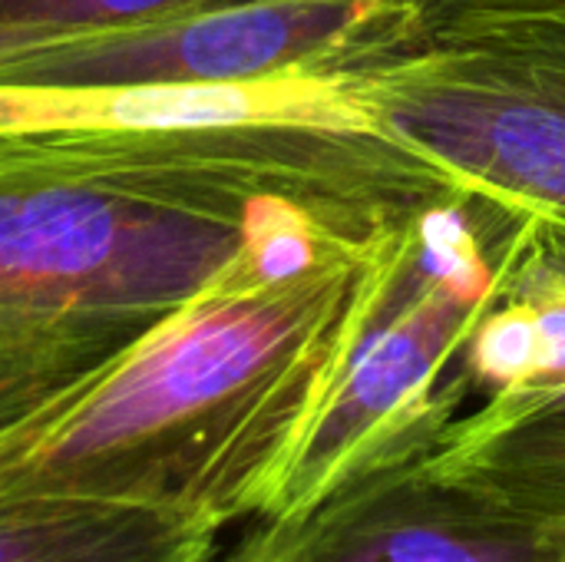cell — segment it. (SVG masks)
<instances>
[{
  "instance_id": "obj_1",
  "label": "cell",
  "mask_w": 565,
  "mask_h": 562,
  "mask_svg": "<svg viewBox=\"0 0 565 562\" xmlns=\"http://www.w3.org/2000/svg\"><path fill=\"white\" fill-rule=\"evenodd\" d=\"M450 195L387 129L0 132V424L225 278L281 212L397 229Z\"/></svg>"
},
{
  "instance_id": "obj_2",
  "label": "cell",
  "mask_w": 565,
  "mask_h": 562,
  "mask_svg": "<svg viewBox=\"0 0 565 562\" xmlns=\"http://www.w3.org/2000/svg\"><path fill=\"white\" fill-rule=\"evenodd\" d=\"M414 222L281 282L242 258L119 354L0 424V500L122 503L215 530L262 520L387 305Z\"/></svg>"
},
{
  "instance_id": "obj_3",
  "label": "cell",
  "mask_w": 565,
  "mask_h": 562,
  "mask_svg": "<svg viewBox=\"0 0 565 562\" xmlns=\"http://www.w3.org/2000/svg\"><path fill=\"white\" fill-rule=\"evenodd\" d=\"M361 83L391 136L565 258V7L444 26Z\"/></svg>"
},
{
  "instance_id": "obj_4",
  "label": "cell",
  "mask_w": 565,
  "mask_h": 562,
  "mask_svg": "<svg viewBox=\"0 0 565 562\" xmlns=\"http://www.w3.org/2000/svg\"><path fill=\"white\" fill-rule=\"evenodd\" d=\"M417 43L401 0H258L40 46L0 63L3 89L238 83L298 66L358 70Z\"/></svg>"
},
{
  "instance_id": "obj_5",
  "label": "cell",
  "mask_w": 565,
  "mask_h": 562,
  "mask_svg": "<svg viewBox=\"0 0 565 562\" xmlns=\"http://www.w3.org/2000/svg\"><path fill=\"white\" fill-rule=\"evenodd\" d=\"M559 553L565 527L513 517L411 457L338 487L305 513L258 520L228 562H550Z\"/></svg>"
},
{
  "instance_id": "obj_6",
  "label": "cell",
  "mask_w": 565,
  "mask_h": 562,
  "mask_svg": "<svg viewBox=\"0 0 565 562\" xmlns=\"http://www.w3.org/2000/svg\"><path fill=\"white\" fill-rule=\"evenodd\" d=\"M420 467L513 517L565 527V381L487 397L440 431Z\"/></svg>"
},
{
  "instance_id": "obj_7",
  "label": "cell",
  "mask_w": 565,
  "mask_h": 562,
  "mask_svg": "<svg viewBox=\"0 0 565 562\" xmlns=\"http://www.w3.org/2000/svg\"><path fill=\"white\" fill-rule=\"evenodd\" d=\"M215 527L93 500H0V562H212Z\"/></svg>"
},
{
  "instance_id": "obj_8",
  "label": "cell",
  "mask_w": 565,
  "mask_h": 562,
  "mask_svg": "<svg viewBox=\"0 0 565 562\" xmlns=\"http://www.w3.org/2000/svg\"><path fill=\"white\" fill-rule=\"evenodd\" d=\"M258 0H0V63L76 36Z\"/></svg>"
},
{
  "instance_id": "obj_9",
  "label": "cell",
  "mask_w": 565,
  "mask_h": 562,
  "mask_svg": "<svg viewBox=\"0 0 565 562\" xmlns=\"http://www.w3.org/2000/svg\"><path fill=\"white\" fill-rule=\"evenodd\" d=\"M414 20L417 40L480 17H503V13H530V10H559L565 0H401Z\"/></svg>"
},
{
  "instance_id": "obj_10",
  "label": "cell",
  "mask_w": 565,
  "mask_h": 562,
  "mask_svg": "<svg viewBox=\"0 0 565 562\" xmlns=\"http://www.w3.org/2000/svg\"><path fill=\"white\" fill-rule=\"evenodd\" d=\"M550 562H565V553H559V556H556V560H550Z\"/></svg>"
}]
</instances>
